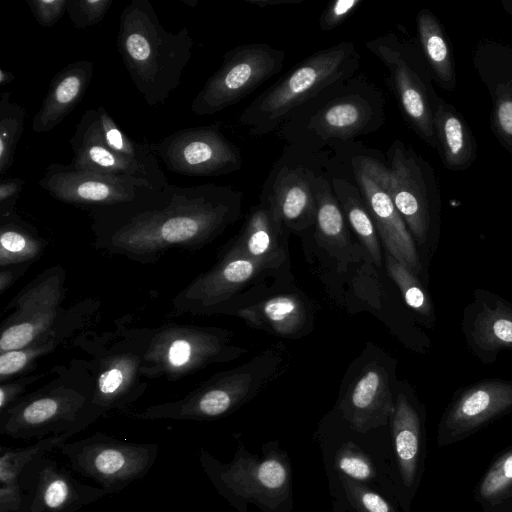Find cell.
I'll return each mask as SVG.
<instances>
[{"instance_id": "cell-17", "label": "cell", "mask_w": 512, "mask_h": 512, "mask_svg": "<svg viewBox=\"0 0 512 512\" xmlns=\"http://www.w3.org/2000/svg\"><path fill=\"white\" fill-rule=\"evenodd\" d=\"M277 264L225 255L213 269L189 284L174 303L177 310L200 312L230 298L264 270Z\"/></svg>"}, {"instance_id": "cell-2", "label": "cell", "mask_w": 512, "mask_h": 512, "mask_svg": "<svg viewBox=\"0 0 512 512\" xmlns=\"http://www.w3.org/2000/svg\"><path fill=\"white\" fill-rule=\"evenodd\" d=\"M385 119L382 90L366 75L356 73L295 109L276 132L288 146L314 154L372 134Z\"/></svg>"}, {"instance_id": "cell-28", "label": "cell", "mask_w": 512, "mask_h": 512, "mask_svg": "<svg viewBox=\"0 0 512 512\" xmlns=\"http://www.w3.org/2000/svg\"><path fill=\"white\" fill-rule=\"evenodd\" d=\"M239 317L250 325L291 336L303 327L306 311L302 302L293 295H278L241 309Z\"/></svg>"}, {"instance_id": "cell-7", "label": "cell", "mask_w": 512, "mask_h": 512, "mask_svg": "<svg viewBox=\"0 0 512 512\" xmlns=\"http://www.w3.org/2000/svg\"><path fill=\"white\" fill-rule=\"evenodd\" d=\"M285 58L283 49L267 43L243 44L228 50L219 69L193 99L192 112L212 115L239 103L277 75Z\"/></svg>"}, {"instance_id": "cell-24", "label": "cell", "mask_w": 512, "mask_h": 512, "mask_svg": "<svg viewBox=\"0 0 512 512\" xmlns=\"http://www.w3.org/2000/svg\"><path fill=\"white\" fill-rule=\"evenodd\" d=\"M284 226L263 200L251 207L245 224L226 255L278 264Z\"/></svg>"}, {"instance_id": "cell-21", "label": "cell", "mask_w": 512, "mask_h": 512, "mask_svg": "<svg viewBox=\"0 0 512 512\" xmlns=\"http://www.w3.org/2000/svg\"><path fill=\"white\" fill-rule=\"evenodd\" d=\"M342 410L358 432L384 425L395 411L385 371L375 365L368 367L352 385Z\"/></svg>"}, {"instance_id": "cell-30", "label": "cell", "mask_w": 512, "mask_h": 512, "mask_svg": "<svg viewBox=\"0 0 512 512\" xmlns=\"http://www.w3.org/2000/svg\"><path fill=\"white\" fill-rule=\"evenodd\" d=\"M333 192L347 223L368 251L372 261L381 265L378 232L355 182L342 176H330Z\"/></svg>"}, {"instance_id": "cell-32", "label": "cell", "mask_w": 512, "mask_h": 512, "mask_svg": "<svg viewBox=\"0 0 512 512\" xmlns=\"http://www.w3.org/2000/svg\"><path fill=\"white\" fill-rule=\"evenodd\" d=\"M96 110L100 135L105 144L119 155L145 168L166 188L169 183L153 145L138 142L125 134L102 106Z\"/></svg>"}, {"instance_id": "cell-47", "label": "cell", "mask_w": 512, "mask_h": 512, "mask_svg": "<svg viewBox=\"0 0 512 512\" xmlns=\"http://www.w3.org/2000/svg\"><path fill=\"white\" fill-rule=\"evenodd\" d=\"M30 379H23V381L15 383L2 384L0 387V408L3 410L6 405L14 400V398L24 389L25 384L29 383Z\"/></svg>"}, {"instance_id": "cell-10", "label": "cell", "mask_w": 512, "mask_h": 512, "mask_svg": "<svg viewBox=\"0 0 512 512\" xmlns=\"http://www.w3.org/2000/svg\"><path fill=\"white\" fill-rule=\"evenodd\" d=\"M153 147L168 170L182 175H227L243 162L239 147L216 125L178 130Z\"/></svg>"}, {"instance_id": "cell-49", "label": "cell", "mask_w": 512, "mask_h": 512, "mask_svg": "<svg viewBox=\"0 0 512 512\" xmlns=\"http://www.w3.org/2000/svg\"><path fill=\"white\" fill-rule=\"evenodd\" d=\"M16 272L13 270H6L5 268H1L0 273V292L3 293L5 289L10 286L15 279Z\"/></svg>"}, {"instance_id": "cell-1", "label": "cell", "mask_w": 512, "mask_h": 512, "mask_svg": "<svg viewBox=\"0 0 512 512\" xmlns=\"http://www.w3.org/2000/svg\"><path fill=\"white\" fill-rule=\"evenodd\" d=\"M148 190L131 202L91 209L97 248L152 262L173 248L199 247L239 218L244 196L214 183L169 184L152 199Z\"/></svg>"}, {"instance_id": "cell-19", "label": "cell", "mask_w": 512, "mask_h": 512, "mask_svg": "<svg viewBox=\"0 0 512 512\" xmlns=\"http://www.w3.org/2000/svg\"><path fill=\"white\" fill-rule=\"evenodd\" d=\"M222 479L237 495L269 507L281 503L289 489L288 467L278 457L258 461L242 456L222 474Z\"/></svg>"}, {"instance_id": "cell-4", "label": "cell", "mask_w": 512, "mask_h": 512, "mask_svg": "<svg viewBox=\"0 0 512 512\" xmlns=\"http://www.w3.org/2000/svg\"><path fill=\"white\" fill-rule=\"evenodd\" d=\"M360 59L357 46L350 41L309 55L260 93L241 112L238 122L249 136L276 132L295 109L358 73Z\"/></svg>"}, {"instance_id": "cell-48", "label": "cell", "mask_w": 512, "mask_h": 512, "mask_svg": "<svg viewBox=\"0 0 512 512\" xmlns=\"http://www.w3.org/2000/svg\"><path fill=\"white\" fill-rule=\"evenodd\" d=\"M303 0H246L245 2L256 5L257 7L267 8L269 6L274 7L283 4H298Z\"/></svg>"}, {"instance_id": "cell-44", "label": "cell", "mask_w": 512, "mask_h": 512, "mask_svg": "<svg viewBox=\"0 0 512 512\" xmlns=\"http://www.w3.org/2000/svg\"><path fill=\"white\" fill-rule=\"evenodd\" d=\"M363 0H336L328 4L319 18V27L327 32L335 29L345 21Z\"/></svg>"}, {"instance_id": "cell-33", "label": "cell", "mask_w": 512, "mask_h": 512, "mask_svg": "<svg viewBox=\"0 0 512 512\" xmlns=\"http://www.w3.org/2000/svg\"><path fill=\"white\" fill-rule=\"evenodd\" d=\"M12 216V213L1 215V268L31 262L40 256L44 247L42 239L32 227Z\"/></svg>"}, {"instance_id": "cell-11", "label": "cell", "mask_w": 512, "mask_h": 512, "mask_svg": "<svg viewBox=\"0 0 512 512\" xmlns=\"http://www.w3.org/2000/svg\"><path fill=\"white\" fill-rule=\"evenodd\" d=\"M39 186L58 201L91 209L131 202L145 189L154 191L141 179L79 170L60 163L46 168Z\"/></svg>"}, {"instance_id": "cell-38", "label": "cell", "mask_w": 512, "mask_h": 512, "mask_svg": "<svg viewBox=\"0 0 512 512\" xmlns=\"http://www.w3.org/2000/svg\"><path fill=\"white\" fill-rule=\"evenodd\" d=\"M512 489V449L499 457L490 467L478 488L481 498L488 501L501 499Z\"/></svg>"}, {"instance_id": "cell-5", "label": "cell", "mask_w": 512, "mask_h": 512, "mask_svg": "<svg viewBox=\"0 0 512 512\" xmlns=\"http://www.w3.org/2000/svg\"><path fill=\"white\" fill-rule=\"evenodd\" d=\"M366 47L387 69L391 89L408 125L436 149L433 115L440 96L432 86L420 48L393 31L367 41Z\"/></svg>"}, {"instance_id": "cell-29", "label": "cell", "mask_w": 512, "mask_h": 512, "mask_svg": "<svg viewBox=\"0 0 512 512\" xmlns=\"http://www.w3.org/2000/svg\"><path fill=\"white\" fill-rule=\"evenodd\" d=\"M396 457L404 484L410 487L416 477L420 451V419L403 394H399L392 419Z\"/></svg>"}, {"instance_id": "cell-3", "label": "cell", "mask_w": 512, "mask_h": 512, "mask_svg": "<svg viewBox=\"0 0 512 512\" xmlns=\"http://www.w3.org/2000/svg\"><path fill=\"white\" fill-rule=\"evenodd\" d=\"M117 46L136 89L157 107L178 88L193 40L186 27L167 31L150 1L132 0L120 15Z\"/></svg>"}, {"instance_id": "cell-26", "label": "cell", "mask_w": 512, "mask_h": 512, "mask_svg": "<svg viewBox=\"0 0 512 512\" xmlns=\"http://www.w3.org/2000/svg\"><path fill=\"white\" fill-rule=\"evenodd\" d=\"M419 48L432 79L444 90L456 87V70L449 39L438 18L427 8L416 16Z\"/></svg>"}, {"instance_id": "cell-43", "label": "cell", "mask_w": 512, "mask_h": 512, "mask_svg": "<svg viewBox=\"0 0 512 512\" xmlns=\"http://www.w3.org/2000/svg\"><path fill=\"white\" fill-rule=\"evenodd\" d=\"M70 483L58 474L51 473L44 480L40 490L42 504L54 511L64 509L74 499Z\"/></svg>"}, {"instance_id": "cell-35", "label": "cell", "mask_w": 512, "mask_h": 512, "mask_svg": "<svg viewBox=\"0 0 512 512\" xmlns=\"http://www.w3.org/2000/svg\"><path fill=\"white\" fill-rule=\"evenodd\" d=\"M139 366L134 356L122 355L109 360L97 379L94 395L97 404L109 405L119 400L136 380Z\"/></svg>"}, {"instance_id": "cell-6", "label": "cell", "mask_w": 512, "mask_h": 512, "mask_svg": "<svg viewBox=\"0 0 512 512\" xmlns=\"http://www.w3.org/2000/svg\"><path fill=\"white\" fill-rule=\"evenodd\" d=\"M392 200L414 241L422 246L439 230L441 194L433 167L412 145L396 139L386 153Z\"/></svg>"}, {"instance_id": "cell-25", "label": "cell", "mask_w": 512, "mask_h": 512, "mask_svg": "<svg viewBox=\"0 0 512 512\" xmlns=\"http://www.w3.org/2000/svg\"><path fill=\"white\" fill-rule=\"evenodd\" d=\"M87 448L81 454V466L108 485L133 479L149 460L142 446L97 444Z\"/></svg>"}, {"instance_id": "cell-37", "label": "cell", "mask_w": 512, "mask_h": 512, "mask_svg": "<svg viewBox=\"0 0 512 512\" xmlns=\"http://www.w3.org/2000/svg\"><path fill=\"white\" fill-rule=\"evenodd\" d=\"M385 261L387 272L398 286L406 304L423 317L433 316V305L417 275L387 252Z\"/></svg>"}, {"instance_id": "cell-31", "label": "cell", "mask_w": 512, "mask_h": 512, "mask_svg": "<svg viewBox=\"0 0 512 512\" xmlns=\"http://www.w3.org/2000/svg\"><path fill=\"white\" fill-rule=\"evenodd\" d=\"M316 234L327 248L346 253L351 247L347 221L333 192L330 176L321 171L315 183Z\"/></svg>"}, {"instance_id": "cell-18", "label": "cell", "mask_w": 512, "mask_h": 512, "mask_svg": "<svg viewBox=\"0 0 512 512\" xmlns=\"http://www.w3.org/2000/svg\"><path fill=\"white\" fill-rule=\"evenodd\" d=\"M70 144L74 152L70 165L76 169L134 177L147 181L154 191L165 189L145 168L119 155L105 144L100 135L96 109H90L83 114Z\"/></svg>"}, {"instance_id": "cell-34", "label": "cell", "mask_w": 512, "mask_h": 512, "mask_svg": "<svg viewBox=\"0 0 512 512\" xmlns=\"http://www.w3.org/2000/svg\"><path fill=\"white\" fill-rule=\"evenodd\" d=\"M61 438H51L35 444L21 451H8L0 460V504L1 512L15 510L19 507L21 497L19 493L18 475L21 469L35 455L59 442Z\"/></svg>"}, {"instance_id": "cell-27", "label": "cell", "mask_w": 512, "mask_h": 512, "mask_svg": "<svg viewBox=\"0 0 512 512\" xmlns=\"http://www.w3.org/2000/svg\"><path fill=\"white\" fill-rule=\"evenodd\" d=\"M83 401L76 391L58 387L14 408L6 428L9 432H19L46 427L65 416H72Z\"/></svg>"}, {"instance_id": "cell-20", "label": "cell", "mask_w": 512, "mask_h": 512, "mask_svg": "<svg viewBox=\"0 0 512 512\" xmlns=\"http://www.w3.org/2000/svg\"><path fill=\"white\" fill-rule=\"evenodd\" d=\"M256 372L239 369L207 382L178 403L177 417L212 418L221 416L252 395L260 383Z\"/></svg>"}, {"instance_id": "cell-13", "label": "cell", "mask_w": 512, "mask_h": 512, "mask_svg": "<svg viewBox=\"0 0 512 512\" xmlns=\"http://www.w3.org/2000/svg\"><path fill=\"white\" fill-rule=\"evenodd\" d=\"M223 337L203 329L179 327L158 334L149 347L146 360L153 365L150 374L178 377L206 364L227 357Z\"/></svg>"}, {"instance_id": "cell-23", "label": "cell", "mask_w": 512, "mask_h": 512, "mask_svg": "<svg viewBox=\"0 0 512 512\" xmlns=\"http://www.w3.org/2000/svg\"><path fill=\"white\" fill-rule=\"evenodd\" d=\"M438 153L446 169L470 168L477 154L475 137L463 116L439 97L433 115Z\"/></svg>"}, {"instance_id": "cell-12", "label": "cell", "mask_w": 512, "mask_h": 512, "mask_svg": "<svg viewBox=\"0 0 512 512\" xmlns=\"http://www.w3.org/2000/svg\"><path fill=\"white\" fill-rule=\"evenodd\" d=\"M63 271L53 267L39 275L14 299L16 311L0 337V353L27 347L48 336L64 295Z\"/></svg>"}, {"instance_id": "cell-16", "label": "cell", "mask_w": 512, "mask_h": 512, "mask_svg": "<svg viewBox=\"0 0 512 512\" xmlns=\"http://www.w3.org/2000/svg\"><path fill=\"white\" fill-rule=\"evenodd\" d=\"M466 343L485 364L512 350V305L489 291L477 290L463 313Z\"/></svg>"}, {"instance_id": "cell-39", "label": "cell", "mask_w": 512, "mask_h": 512, "mask_svg": "<svg viewBox=\"0 0 512 512\" xmlns=\"http://www.w3.org/2000/svg\"><path fill=\"white\" fill-rule=\"evenodd\" d=\"M52 348L53 339L46 336L27 347L0 353V380L4 382L7 378L21 372L31 365L35 358Z\"/></svg>"}, {"instance_id": "cell-9", "label": "cell", "mask_w": 512, "mask_h": 512, "mask_svg": "<svg viewBox=\"0 0 512 512\" xmlns=\"http://www.w3.org/2000/svg\"><path fill=\"white\" fill-rule=\"evenodd\" d=\"M316 160L312 153L287 146L264 181L260 200L284 228L303 231L315 224V183L322 171Z\"/></svg>"}, {"instance_id": "cell-42", "label": "cell", "mask_w": 512, "mask_h": 512, "mask_svg": "<svg viewBox=\"0 0 512 512\" xmlns=\"http://www.w3.org/2000/svg\"><path fill=\"white\" fill-rule=\"evenodd\" d=\"M112 0H69L67 14L78 29L98 25L112 5Z\"/></svg>"}, {"instance_id": "cell-22", "label": "cell", "mask_w": 512, "mask_h": 512, "mask_svg": "<svg viewBox=\"0 0 512 512\" xmlns=\"http://www.w3.org/2000/svg\"><path fill=\"white\" fill-rule=\"evenodd\" d=\"M93 76V63L80 60L68 64L51 81L49 91L32 121L36 133L51 131L80 103Z\"/></svg>"}, {"instance_id": "cell-46", "label": "cell", "mask_w": 512, "mask_h": 512, "mask_svg": "<svg viewBox=\"0 0 512 512\" xmlns=\"http://www.w3.org/2000/svg\"><path fill=\"white\" fill-rule=\"evenodd\" d=\"M22 178H3L0 181V216L12 213L24 187Z\"/></svg>"}, {"instance_id": "cell-14", "label": "cell", "mask_w": 512, "mask_h": 512, "mask_svg": "<svg viewBox=\"0 0 512 512\" xmlns=\"http://www.w3.org/2000/svg\"><path fill=\"white\" fill-rule=\"evenodd\" d=\"M472 63L491 101V130L512 156V47L481 39Z\"/></svg>"}, {"instance_id": "cell-15", "label": "cell", "mask_w": 512, "mask_h": 512, "mask_svg": "<svg viewBox=\"0 0 512 512\" xmlns=\"http://www.w3.org/2000/svg\"><path fill=\"white\" fill-rule=\"evenodd\" d=\"M511 410L512 381L477 382L463 390L445 412L440 426L441 441H457Z\"/></svg>"}, {"instance_id": "cell-50", "label": "cell", "mask_w": 512, "mask_h": 512, "mask_svg": "<svg viewBox=\"0 0 512 512\" xmlns=\"http://www.w3.org/2000/svg\"><path fill=\"white\" fill-rule=\"evenodd\" d=\"M15 76L12 72L5 71L4 69H0V85L5 86L8 83L14 80Z\"/></svg>"}, {"instance_id": "cell-40", "label": "cell", "mask_w": 512, "mask_h": 512, "mask_svg": "<svg viewBox=\"0 0 512 512\" xmlns=\"http://www.w3.org/2000/svg\"><path fill=\"white\" fill-rule=\"evenodd\" d=\"M335 466L340 472L356 481H367L375 477L371 460L353 443H345L335 455Z\"/></svg>"}, {"instance_id": "cell-51", "label": "cell", "mask_w": 512, "mask_h": 512, "mask_svg": "<svg viewBox=\"0 0 512 512\" xmlns=\"http://www.w3.org/2000/svg\"><path fill=\"white\" fill-rule=\"evenodd\" d=\"M503 10L512 17V0L500 1Z\"/></svg>"}, {"instance_id": "cell-8", "label": "cell", "mask_w": 512, "mask_h": 512, "mask_svg": "<svg viewBox=\"0 0 512 512\" xmlns=\"http://www.w3.org/2000/svg\"><path fill=\"white\" fill-rule=\"evenodd\" d=\"M349 166L386 252L418 275L422 269L420 258L392 200L386 162L368 152H356L349 158Z\"/></svg>"}, {"instance_id": "cell-41", "label": "cell", "mask_w": 512, "mask_h": 512, "mask_svg": "<svg viewBox=\"0 0 512 512\" xmlns=\"http://www.w3.org/2000/svg\"><path fill=\"white\" fill-rule=\"evenodd\" d=\"M346 496L356 512H396L381 495L360 481L339 475Z\"/></svg>"}, {"instance_id": "cell-36", "label": "cell", "mask_w": 512, "mask_h": 512, "mask_svg": "<svg viewBox=\"0 0 512 512\" xmlns=\"http://www.w3.org/2000/svg\"><path fill=\"white\" fill-rule=\"evenodd\" d=\"M0 96V174L4 175L13 164L15 150L24 131L26 110L11 102L10 92H2Z\"/></svg>"}, {"instance_id": "cell-45", "label": "cell", "mask_w": 512, "mask_h": 512, "mask_svg": "<svg viewBox=\"0 0 512 512\" xmlns=\"http://www.w3.org/2000/svg\"><path fill=\"white\" fill-rule=\"evenodd\" d=\"M69 0H28L27 3L38 22L42 27L54 26L64 12L67 11Z\"/></svg>"}]
</instances>
